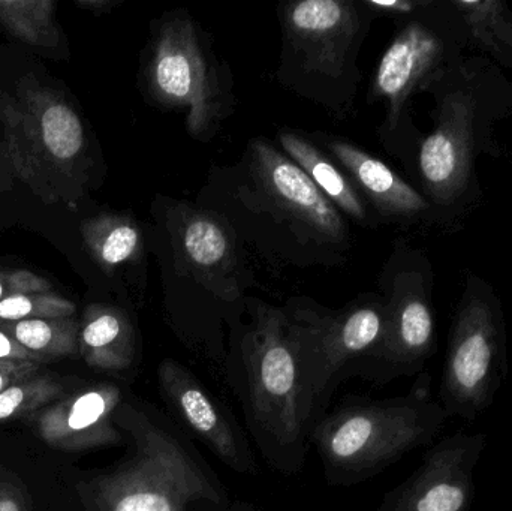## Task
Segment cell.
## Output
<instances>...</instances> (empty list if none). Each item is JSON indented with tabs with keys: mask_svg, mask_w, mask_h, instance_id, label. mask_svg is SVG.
<instances>
[{
	"mask_svg": "<svg viewBox=\"0 0 512 511\" xmlns=\"http://www.w3.org/2000/svg\"><path fill=\"white\" fill-rule=\"evenodd\" d=\"M421 92L435 99V126L418 149V176L435 225L456 233L483 201L478 164L501 158L496 132L512 117V81L489 57L463 54Z\"/></svg>",
	"mask_w": 512,
	"mask_h": 511,
	"instance_id": "cell-1",
	"label": "cell"
},
{
	"mask_svg": "<svg viewBox=\"0 0 512 511\" xmlns=\"http://www.w3.org/2000/svg\"><path fill=\"white\" fill-rule=\"evenodd\" d=\"M448 419L424 375L408 396L337 408L312 426L309 438L328 482L355 485L432 443Z\"/></svg>",
	"mask_w": 512,
	"mask_h": 511,
	"instance_id": "cell-2",
	"label": "cell"
},
{
	"mask_svg": "<svg viewBox=\"0 0 512 511\" xmlns=\"http://www.w3.org/2000/svg\"><path fill=\"white\" fill-rule=\"evenodd\" d=\"M0 123L15 176L45 203H71L83 180L86 132L57 90L32 75L0 93Z\"/></svg>",
	"mask_w": 512,
	"mask_h": 511,
	"instance_id": "cell-3",
	"label": "cell"
},
{
	"mask_svg": "<svg viewBox=\"0 0 512 511\" xmlns=\"http://www.w3.org/2000/svg\"><path fill=\"white\" fill-rule=\"evenodd\" d=\"M137 446V456L96 485L101 511H186L195 501L224 500L212 471L161 417L125 402L116 411Z\"/></svg>",
	"mask_w": 512,
	"mask_h": 511,
	"instance_id": "cell-4",
	"label": "cell"
},
{
	"mask_svg": "<svg viewBox=\"0 0 512 511\" xmlns=\"http://www.w3.org/2000/svg\"><path fill=\"white\" fill-rule=\"evenodd\" d=\"M245 375L249 428L265 458L279 470H297L315 411L288 330L277 315H264L249 338Z\"/></svg>",
	"mask_w": 512,
	"mask_h": 511,
	"instance_id": "cell-5",
	"label": "cell"
},
{
	"mask_svg": "<svg viewBox=\"0 0 512 511\" xmlns=\"http://www.w3.org/2000/svg\"><path fill=\"white\" fill-rule=\"evenodd\" d=\"M507 375L504 303L490 282L469 272L448 333L439 404L448 417L474 422L492 407Z\"/></svg>",
	"mask_w": 512,
	"mask_h": 511,
	"instance_id": "cell-6",
	"label": "cell"
},
{
	"mask_svg": "<svg viewBox=\"0 0 512 511\" xmlns=\"http://www.w3.org/2000/svg\"><path fill=\"white\" fill-rule=\"evenodd\" d=\"M468 48V32L451 0H429L406 21L376 71V95L388 104L387 132L399 131L409 99Z\"/></svg>",
	"mask_w": 512,
	"mask_h": 511,
	"instance_id": "cell-7",
	"label": "cell"
},
{
	"mask_svg": "<svg viewBox=\"0 0 512 511\" xmlns=\"http://www.w3.org/2000/svg\"><path fill=\"white\" fill-rule=\"evenodd\" d=\"M432 267L420 255L414 266L399 273L387 306V327L379 347L367 357L373 366L364 378L379 384L421 374L436 353Z\"/></svg>",
	"mask_w": 512,
	"mask_h": 511,
	"instance_id": "cell-8",
	"label": "cell"
},
{
	"mask_svg": "<svg viewBox=\"0 0 512 511\" xmlns=\"http://www.w3.org/2000/svg\"><path fill=\"white\" fill-rule=\"evenodd\" d=\"M385 327L387 308L363 306L343 318L288 330L313 411L345 366L378 348Z\"/></svg>",
	"mask_w": 512,
	"mask_h": 511,
	"instance_id": "cell-9",
	"label": "cell"
},
{
	"mask_svg": "<svg viewBox=\"0 0 512 511\" xmlns=\"http://www.w3.org/2000/svg\"><path fill=\"white\" fill-rule=\"evenodd\" d=\"M487 435L457 432L427 450L423 464L376 511H469Z\"/></svg>",
	"mask_w": 512,
	"mask_h": 511,
	"instance_id": "cell-10",
	"label": "cell"
},
{
	"mask_svg": "<svg viewBox=\"0 0 512 511\" xmlns=\"http://www.w3.org/2000/svg\"><path fill=\"white\" fill-rule=\"evenodd\" d=\"M158 381L173 416L213 455L237 473H258L251 449L234 420L185 366L164 360L158 368Z\"/></svg>",
	"mask_w": 512,
	"mask_h": 511,
	"instance_id": "cell-11",
	"label": "cell"
},
{
	"mask_svg": "<svg viewBox=\"0 0 512 511\" xmlns=\"http://www.w3.org/2000/svg\"><path fill=\"white\" fill-rule=\"evenodd\" d=\"M152 90L161 101L189 108L188 125L200 134L213 116L212 84L189 21L168 24L156 42L150 66Z\"/></svg>",
	"mask_w": 512,
	"mask_h": 511,
	"instance_id": "cell-12",
	"label": "cell"
},
{
	"mask_svg": "<svg viewBox=\"0 0 512 511\" xmlns=\"http://www.w3.org/2000/svg\"><path fill=\"white\" fill-rule=\"evenodd\" d=\"M256 173L268 194L328 239H342L345 225L337 210L298 165L262 141H255Z\"/></svg>",
	"mask_w": 512,
	"mask_h": 511,
	"instance_id": "cell-13",
	"label": "cell"
},
{
	"mask_svg": "<svg viewBox=\"0 0 512 511\" xmlns=\"http://www.w3.org/2000/svg\"><path fill=\"white\" fill-rule=\"evenodd\" d=\"M122 395L110 384L78 393L39 417L42 438L65 449H84L116 443L119 434L113 426Z\"/></svg>",
	"mask_w": 512,
	"mask_h": 511,
	"instance_id": "cell-14",
	"label": "cell"
},
{
	"mask_svg": "<svg viewBox=\"0 0 512 511\" xmlns=\"http://www.w3.org/2000/svg\"><path fill=\"white\" fill-rule=\"evenodd\" d=\"M286 27L316 68L336 72L357 32V12L348 2L304 0L289 6Z\"/></svg>",
	"mask_w": 512,
	"mask_h": 511,
	"instance_id": "cell-15",
	"label": "cell"
},
{
	"mask_svg": "<svg viewBox=\"0 0 512 511\" xmlns=\"http://www.w3.org/2000/svg\"><path fill=\"white\" fill-rule=\"evenodd\" d=\"M334 155L366 189L382 213L406 221H426L435 225V216L423 192L412 188L384 162L346 143H334Z\"/></svg>",
	"mask_w": 512,
	"mask_h": 511,
	"instance_id": "cell-16",
	"label": "cell"
},
{
	"mask_svg": "<svg viewBox=\"0 0 512 511\" xmlns=\"http://www.w3.org/2000/svg\"><path fill=\"white\" fill-rule=\"evenodd\" d=\"M459 12L469 45L483 56L512 69V9L505 0H451Z\"/></svg>",
	"mask_w": 512,
	"mask_h": 511,
	"instance_id": "cell-17",
	"label": "cell"
},
{
	"mask_svg": "<svg viewBox=\"0 0 512 511\" xmlns=\"http://www.w3.org/2000/svg\"><path fill=\"white\" fill-rule=\"evenodd\" d=\"M81 351L89 365L95 368H128L134 359V336L131 326L120 312L105 308H92L81 330Z\"/></svg>",
	"mask_w": 512,
	"mask_h": 511,
	"instance_id": "cell-18",
	"label": "cell"
},
{
	"mask_svg": "<svg viewBox=\"0 0 512 511\" xmlns=\"http://www.w3.org/2000/svg\"><path fill=\"white\" fill-rule=\"evenodd\" d=\"M280 143L298 167L312 179L319 191L354 218H364L366 209L348 180L312 144L294 134L280 135Z\"/></svg>",
	"mask_w": 512,
	"mask_h": 511,
	"instance_id": "cell-19",
	"label": "cell"
},
{
	"mask_svg": "<svg viewBox=\"0 0 512 511\" xmlns=\"http://www.w3.org/2000/svg\"><path fill=\"white\" fill-rule=\"evenodd\" d=\"M53 0H0V23L15 38L33 47L56 48L60 33Z\"/></svg>",
	"mask_w": 512,
	"mask_h": 511,
	"instance_id": "cell-20",
	"label": "cell"
},
{
	"mask_svg": "<svg viewBox=\"0 0 512 511\" xmlns=\"http://www.w3.org/2000/svg\"><path fill=\"white\" fill-rule=\"evenodd\" d=\"M0 330L41 360L69 356L78 347V324L71 318L0 323Z\"/></svg>",
	"mask_w": 512,
	"mask_h": 511,
	"instance_id": "cell-21",
	"label": "cell"
},
{
	"mask_svg": "<svg viewBox=\"0 0 512 511\" xmlns=\"http://www.w3.org/2000/svg\"><path fill=\"white\" fill-rule=\"evenodd\" d=\"M84 242L95 260L105 269L131 260L140 245V233L128 219L101 216L81 227Z\"/></svg>",
	"mask_w": 512,
	"mask_h": 511,
	"instance_id": "cell-22",
	"label": "cell"
},
{
	"mask_svg": "<svg viewBox=\"0 0 512 511\" xmlns=\"http://www.w3.org/2000/svg\"><path fill=\"white\" fill-rule=\"evenodd\" d=\"M74 312L75 305L71 300L53 293L21 294L0 302L2 323L71 318Z\"/></svg>",
	"mask_w": 512,
	"mask_h": 511,
	"instance_id": "cell-23",
	"label": "cell"
},
{
	"mask_svg": "<svg viewBox=\"0 0 512 511\" xmlns=\"http://www.w3.org/2000/svg\"><path fill=\"white\" fill-rule=\"evenodd\" d=\"M183 246L189 260L201 267L218 266L228 254L224 230L207 218H194L186 225Z\"/></svg>",
	"mask_w": 512,
	"mask_h": 511,
	"instance_id": "cell-24",
	"label": "cell"
},
{
	"mask_svg": "<svg viewBox=\"0 0 512 511\" xmlns=\"http://www.w3.org/2000/svg\"><path fill=\"white\" fill-rule=\"evenodd\" d=\"M62 387L51 378L33 377L20 381L0 393V420L32 413L56 399Z\"/></svg>",
	"mask_w": 512,
	"mask_h": 511,
	"instance_id": "cell-25",
	"label": "cell"
},
{
	"mask_svg": "<svg viewBox=\"0 0 512 511\" xmlns=\"http://www.w3.org/2000/svg\"><path fill=\"white\" fill-rule=\"evenodd\" d=\"M33 293H51L50 282L27 270L0 272V302L9 297Z\"/></svg>",
	"mask_w": 512,
	"mask_h": 511,
	"instance_id": "cell-26",
	"label": "cell"
},
{
	"mask_svg": "<svg viewBox=\"0 0 512 511\" xmlns=\"http://www.w3.org/2000/svg\"><path fill=\"white\" fill-rule=\"evenodd\" d=\"M36 371V362H0V393L20 381L33 377Z\"/></svg>",
	"mask_w": 512,
	"mask_h": 511,
	"instance_id": "cell-27",
	"label": "cell"
},
{
	"mask_svg": "<svg viewBox=\"0 0 512 511\" xmlns=\"http://www.w3.org/2000/svg\"><path fill=\"white\" fill-rule=\"evenodd\" d=\"M0 362H41L38 356L21 347L12 336L0 330Z\"/></svg>",
	"mask_w": 512,
	"mask_h": 511,
	"instance_id": "cell-28",
	"label": "cell"
},
{
	"mask_svg": "<svg viewBox=\"0 0 512 511\" xmlns=\"http://www.w3.org/2000/svg\"><path fill=\"white\" fill-rule=\"evenodd\" d=\"M367 3L375 8L384 9L385 12H391V14L412 15L421 11L429 3V0H388V2L369 0Z\"/></svg>",
	"mask_w": 512,
	"mask_h": 511,
	"instance_id": "cell-29",
	"label": "cell"
},
{
	"mask_svg": "<svg viewBox=\"0 0 512 511\" xmlns=\"http://www.w3.org/2000/svg\"><path fill=\"white\" fill-rule=\"evenodd\" d=\"M0 511H23V500L14 489L0 486Z\"/></svg>",
	"mask_w": 512,
	"mask_h": 511,
	"instance_id": "cell-30",
	"label": "cell"
},
{
	"mask_svg": "<svg viewBox=\"0 0 512 511\" xmlns=\"http://www.w3.org/2000/svg\"><path fill=\"white\" fill-rule=\"evenodd\" d=\"M77 5L81 6V8L95 11V9L108 8V6H110V2H105V0H96V2L95 0H83V2H80V0H78Z\"/></svg>",
	"mask_w": 512,
	"mask_h": 511,
	"instance_id": "cell-31",
	"label": "cell"
},
{
	"mask_svg": "<svg viewBox=\"0 0 512 511\" xmlns=\"http://www.w3.org/2000/svg\"><path fill=\"white\" fill-rule=\"evenodd\" d=\"M0 177H2V162H0Z\"/></svg>",
	"mask_w": 512,
	"mask_h": 511,
	"instance_id": "cell-32",
	"label": "cell"
}]
</instances>
